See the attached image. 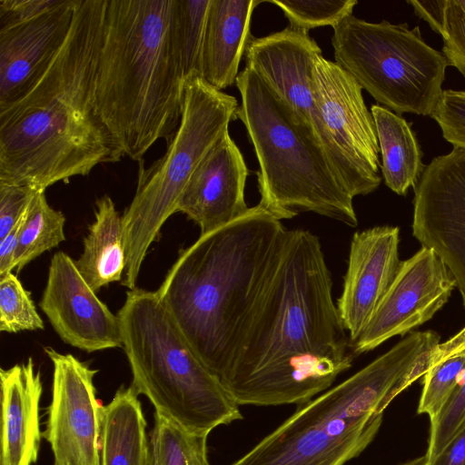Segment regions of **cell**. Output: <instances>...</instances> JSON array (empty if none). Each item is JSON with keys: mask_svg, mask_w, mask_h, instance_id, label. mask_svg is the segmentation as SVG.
<instances>
[{"mask_svg": "<svg viewBox=\"0 0 465 465\" xmlns=\"http://www.w3.org/2000/svg\"><path fill=\"white\" fill-rule=\"evenodd\" d=\"M413 190V236L448 268L465 308V151L433 158Z\"/></svg>", "mask_w": 465, "mask_h": 465, "instance_id": "cell-12", "label": "cell"}, {"mask_svg": "<svg viewBox=\"0 0 465 465\" xmlns=\"http://www.w3.org/2000/svg\"><path fill=\"white\" fill-rule=\"evenodd\" d=\"M117 316L131 385L156 413L207 435L242 419L240 405L193 351L156 291L128 290Z\"/></svg>", "mask_w": 465, "mask_h": 465, "instance_id": "cell-7", "label": "cell"}, {"mask_svg": "<svg viewBox=\"0 0 465 465\" xmlns=\"http://www.w3.org/2000/svg\"><path fill=\"white\" fill-rule=\"evenodd\" d=\"M331 41L335 63L378 104L400 115L431 116L449 64L424 41L419 26L351 15L333 27Z\"/></svg>", "mask_w": 465, "mask_h": 465, "instance_id": "cell-9", "label": "cell"}, {"mask_svg": "<svg viewBox=\"0 0 465 465\" xmlns=\"http://www.w3.org/2000/svg\"><path fill=\"white\" fill-rule=\"evenodd\" d=\"M321 54L307 31L287 26L266 36H252L244 56L246 67L255 71L311 127L345 186L314 96L313 66Z\"/></svg>", "mask_w": 465, "mask_h": 465, "instance_id": "cell-14", "label": "cell"}, {"mask_svg": "<svg viewBox=\"0 0 465 465\" xmlns=\"http://www.w3.org/2000/svg\"><path fill=\"white\" fill-rule=\"evenodd\" d=\"M45 328L31 294L12 272L0 277V331L17 333Z\"/></svg>", "mask_w": 465, "mask_h": 465, "instance_id": "cell-28", "label": "cell"}, {"mask_svg": "<svg viewBox=\"0 0 465 465\" xmlns=\"http://www.w3.org/2000/svg\"><path fill=\"white\" fill-rule=\"evenodd\" d=\"M0 465H33L41 438L39 405L43 393L40 372L31 357L0 370Z\"/></svg>", "mask_w": 465, "mask_h": 465, "instance_id": "cell-19", "label": "cell"}, {"mask_svg": "<svg viewBox=\"0 0 465 465\" xmlns=\"http://www.w3.org/2000/svg\"><path fill=\"white\" fill-rule=\"evenodd\" d=\"M235 84L236 118L260 167L258 204L280 221L312 212L356 226L353 197L311 127L252 69L245 66Z\"/></svg>", "mask_w": 465, "mask_h": 465, "instance_id": "cell-6", "label": "cell"}, {"mask_svg": "<svg viewBox=\"0 0 465 465\" xmlns=\"http://www.w3.org/2000/svg\"><path fill=\"white\" fill-rule=\"evenodd\" d=\"M44 351L53 363L52 399L43 437L54 465H100L104 405L96 397L98 370L52 347Z\"/></svg>", "mask_w": 465, "mask_h": 465, "instance_id": "cell-11", "label": "cell"}, {"mask_svg": "<svg viewBox=\"0 0 465 465\" xmlns=\"http://www.w3.org/2000/svg\"><path fill=\"white\" fill-rule=\"evenodd\" d=\"M287 229L259 204L183 250L156 291L186 342L221 381Z\"/></svg>", "mask_w": 465, "mask_h": 465, "instance_id": "cell-3", "label": "cell"}, {"mask_svg": "<svg viewBox=\"0 0 465 465\" xmlns=\"http://www.w3.org/2000/svg\"><path fill=\"white\" fill-rule=\"evenodd\" d=\"M64 213L49 205L45 190H37L21 231L15 257V272H19L42 253L64 242Z\"/></svg>", "mask_w": 465, "mask_h": 465, "instance_id": "cell-26", "label": "cell"}, {"mask_svg": "<svg viewBox=\"0 0 465 465\" xmlns=\"http://www.w3.org/2000/svg\"><path fill=\"white\" fill-rule=\"evenodd\" d=\"M264 1L210 0L200 75L217 90L235 84L240 62L252 39L254 8Z\"/></svg>", "mask_w": 465, "mask_h": 465, "instance_id": "cell-20", "label": "cell"}, {"mask_svg": "<svg viewBox=\"0 0 465 465\" xmlns=\"http://www.w3.org/2000/svg\"><path fill=\"white\" fill-rule=\"evenodd\" d=\"M39 306L60 339L88 353L123 348L120 320L96 295L75 261L53 255Z\"/></svg>", "mask_w": 465, "mask_h": 465, "instance_id": "cell-15", "label": "cell"}, {"mask_svg": "<svg viewBox=\"0 0 465 465\" xmlns=\"http://www.w3.org/2000/svg\"><path fill=\"white\" fill-rule=\"evenodd\" d=\"M465 372V327L431 353L428 371L423 375V387L418 412L431 420L448 401Z\"/></svg>", "mask_w": 465, "mask_h": 465, "instance_id": "cell-24", "label": "cell"}, {"mask_svg": "<svg viewBox=\"0 0 465 465\" xmlns=\"http://www.w3.org/2000/svg\"><path fill=\"white\" fill-rule=\"evenodd\" d=\"M135 389L122 385L104 407L100 465H147L146 420Z\"/></svg>", "mask_w": 465, "mask_h": 465, "instance_id": "cell-22", "label": "cell"}, {"mask_svg": "<svg viewBox=\"0 0 465 465\" xmlns=\"http://www.w3.org/2000/svg\"><path fill=\"white\" fill-rule=\"evenodd\" d=\"M178 15L179 0H106L94 101L121 157L141 161L179 127L186 75Z\"/></svg>", "mask_w": 465, "mask_h": 465, "instance_id": "cell-4", "label": "cell"}, {"mask_svg": "<svg viewBox=\"0 0 465 465\" xmlns=\"http://www.w3.org/2000/svg\"><path fill=\"white\" fill-rule=\"evenodd\" d=\"M349 348L318 236L287 230L223 386L238 405H300L330 389L351 367Z\"/></svg>", "mask_w": 465, "mask_h": 465, "instance_id": "cell-1", "label": "cell"}, {"mask_svg": "<svg viewBox=\"0 0 465 465\" xmlns=\"http://www.w3.org/2000/svg\"><path fill=\"white\" fill-rule=\"evenodd\" d=\"M79 0H60L0 29V110L22 97L49 67L70 32Z\"/></svg>", "mask_w": 465, "mask_h": 465, "instance_id": "cell-17", "label": "cell"}, {"mask_svg": "<svg viewBox=\"0 0 465 465\" xmlns=\"http://www.w3.org/2000/svg\"><path fill=\"white\" fill-rule=\"evenodd\" d=\"M440 343L412 331L371 363L296 411L230 465H344L373 440L391 401L427 371Z\"/></svg>", "mask_w": 465, "mask_h": 465, "instance_id": "cell-5", "label": "cell"}, {"mask_svg": "<svg viewBox=\"0 0 465 465\" xmlns=\"http://www.w3.org/2000/svg\"><path fill=\"white\" fill-rule=\"evenodd\" d=\"M401 465H429L426 456L418 457Z\"/></svg>", "mask_w": 465, "mask_h": 465, "instance_id": "cell-37", "label": "cell"}, {"mask_svg": "<svg viewBox=\"0 0 465 465\" xmlns=\"http://www.w3.org/2000/svg\"><path fill=\"white\" fill-rule=\"evenodd\" d=\"M36 191L29 186L0 183V240L27 210Z\"/></svg>", "mask_w": 465, "mask_h": 465, "instance_id": "cell-33", "label": "cell"}, {"mask_svg": "<svg viewBox=\"0 0 465 465\" xmlns=\"http://www.w3.org/2000/svg\"><path fill=\"white\" fill-rule=\"evenodd\" d=\"M381 154L385 184L395 193L405 195L419 182L425 164L416 135L402 116L380 104L371 108Z\"/></svg>", "mask_w": 465, "mask_h": 465, "instance_id": "cell-23", "label": "cell"}, {"mask_svg": "<svg viewBox=\"0 0 465 465\" xmlns=\"http://www.w3.org/2000/svg\"><path fill=\"white\" fill-rule=\"evenodd\" d=\"M277 5L289 21V26L309 30L331 25L332 28L347 16L352 15L356 0H271Z\"/></svg>", "mask_w": 465, "mask_h": 465, "instance_id": "cell-29", "label": "cell"}, {"mask_svg": "<svg viewBox=\"0 0 465 465\" xmlns=\"http://www.w3.org/2000/svg\"><path fill=\"white\" fill-rule=\"evenodd\" d=\"M28 208L10 232L0 240V277L15 270V252L18 247L21 231L28 213Z\"/></svg>", "mask_w": 465, "mask_h": 465, "instance_id": "cell-35", "label": "cell"}, {"mask_svg": "<svg viewBox=\"0 0 465 465\" xmlns=\"http://www.w3.org/2000/svg\"><path fill=\"white\" fill-rule=\"evenodd\" d=\"M408 4L442 36L448 64L465 76V0H410Z\"/></svg>", "mask_w": 465, "mask_h": 465, "instance_id": "cell-27", "label": "cell"}, {"mask_svg": "<svg viewBox=\"0 0 465 465\" xmlns=\"http://www.w3.org/2000/svg\"><path fill=\"white\" fill-rule=\"evenodd\" d=\"M248 168L227 133L192 175L178 203L183 213L208 233L244 215L249 207L244 190Z\"/></svg>", "mask_w": 465, "mask_h": 465, "instance_id": "cell-18", "label": "cell"}, {"mask_svg": "<svg viewBox=\"0 0 465 465\" xmlns=\"http://www.w3.org/2000/svg\"><path fill=\"white\" fill-rule=\"evenodd\" d=\"M429 465H465V425Z\"/></svg>", "mask_w": 465, "mask_h": 465, "instance_id": "cell-36", "label": "cell"}, {"mask_svg": "<svg viewBox=\"0 0 465 465\" xmlns=\"http://www.w3.org/2000/svg\"><path fill=\"white\" fill-rule=\"evenodd\" d=\"M400 229L375 226L351 239L342 291L336 303L351 346L359 339L399 271Z\"/></svg>", "mask_w": 465, "mask_h": 465, "instance_id": "cell-16", "label": "cell"}, {"mask_svg": "<svg viewBox=\"0 0 465 465\" xmlns=\"http://www.w3.org/2000/svg\"><path fill=\"white\" fill-rule=\"evenodd\" d=\"M317 106L354 198L374 192L381 182L380 146L362 88L338 64L319 55L313 66Z\"/></svg>", "mask_w": 465, "mask_h": 465, "instance_id": "cell-10", "label": "cell"}, {"mask_svg": "<svg viewBox=\"0 0 465 465\" xmlns=\"http://www.w3.org/2000/svg\"><path fill=\"white\" fill-rule=\"evenodd\" d=\"M106 0H79L43 75L0 110V183L45 190L122 157L97 114L94 81Z\"/></svg>", "mask_w": 465, "mask_h": 465, "instance_id": "cell-2", "label": "cell"}, {"mask_svg": "<svg viewBox=\"0 0 465 465\" xmlns=\"http://www.w3.org/2000/svg\"><path fill=\"white\" fill-rule=\"evenodd\" d=\"M60 0H0V29L15 25L49 10Z\"/></svg>", "mask_w": 465, "mask_h": 465, "instance_id": "cell-34", "label": "cell"}, {"mask_svg": "<svg viewBox=\"0 0 465 465\" xmlns=\"http://www.w3.org/2000/svg\"><path fill=\"white\" fill-rule=\"evenodd\" d=\"M456 282L436 253L421 247L401 262L397 275L359 339L354 355L403 336L430 320L449 301Z\"/></svg>", "mask_w": 465, "mask_h": 465, "instance_id": "cell-13", "label": "cell"}, {"mask_svg": "<svg viewBox=\"0 0 465 465\" xmlns=\"http://www.w3.org/2000/svg\"><path fill=\"white\" fill-rule=\"evenodd\" d=\"M94 221L84 239V250L75 264L80 273L96 292L119 282L125 272L127 259L122 216L109 195L95 202Z\"/></svg>", "mask_w": 465, "mask_h": 465, "instance_id": "cell-21", "label": "cell"}, {"mask_svg": "<svg viewBox=\"0 0 465 465\" xmlns=\"http://www.w3.org/2000/svg\"><path fill=\"white\" fill-rule=\"evenodd\" d=\"M210 0H179L178 33L186 79L200 74L202 48Z\"/></svg>", "mask_w": 465, "mask_h": 465, "instance_id": "cell-30", "label": "cell"}, {"mask_svg": "<svg viewBox=\"0 0 465 465\" xmlns=\"http://www.w3.org/2000/svg\"><path fill=\"white\" fill-rule=\"evenodd\" d=\"M465 425V372L438 414L430 420L428 461L438 456Z\"/></svg>", "mask_w": 465, "mask_h": 465, "instance_id": "cell-31", "label": "cell"}, {"mask_svg": "<svg viewBox=\"0 0 465 465\" xmlns=\"http://www.w3.org/2000/svg\"><path fill=\"white\" fill-rule=\"evenodd\" d=\"M207 438L154 412L147 465H210Z\"/></svg>", "mask_w": 465, "mask_h": 465, "instance_id": "cell-25", "label": "cell"}, {"mask_svg": "<svg viewBox=\"0 0 465 465\" xmlns=\"http://www.w3.org/2000/svg\"><path fill=\"white\" fill-rule=\"evenodd\" d=\"M430 117L453 148L465 151V91L443 90Z\"/></svg>", "mask_w": 465, "mask_h": 465, "instance_id": "cell-32", "label": "cell"}, {"mask_svg": "<svg viewBox=\"0 0 465 465\" xmlns=\"http://www.w3.org/2000/svg\"><path fill=\"white\" fill-rule=\"evenodd\" d=\"M237 99L217 90L200 74L184 84L179 127L166 152L148 167L141 162L136 191L122 215L127 264L122 284L134 290L151 244L159 238L192 175L215 144L229 133L237 119Z\"/></svg>", "mask_w": 465, "mask_h": 465, "instance_id": "cell-8", "label": "cell"}]
</instances>
